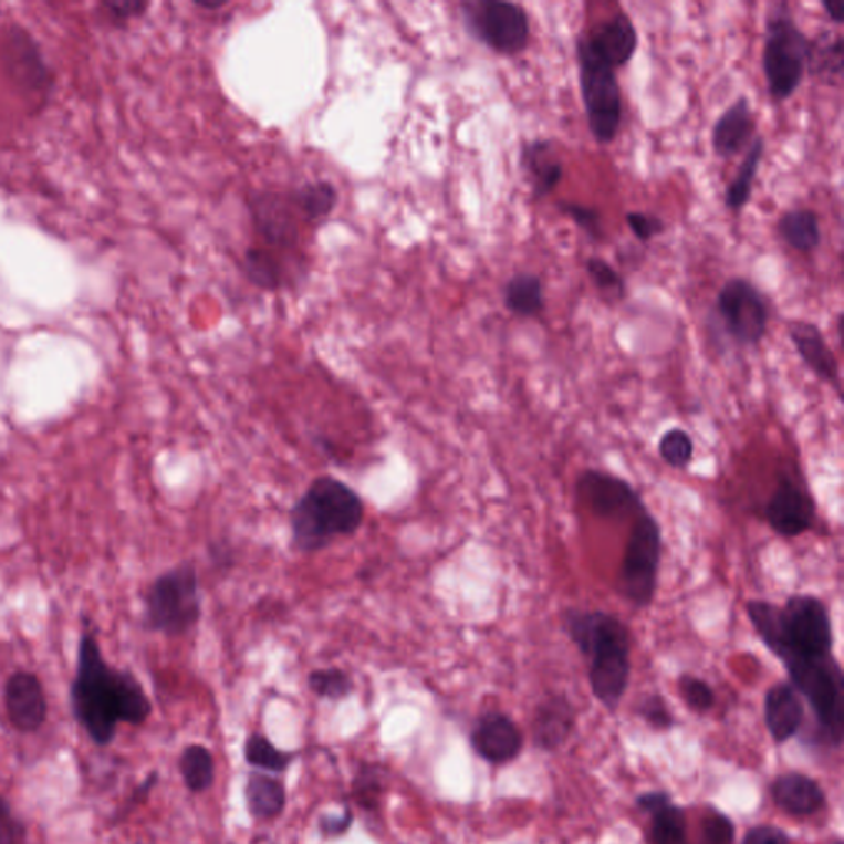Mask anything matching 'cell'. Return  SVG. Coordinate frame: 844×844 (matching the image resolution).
<instances>
[{
	"label": "cell",
	"instance_id": "cell-1",
	"mask_svg": "<svg viewBox=\"0 0 844 844\" xmlns=\"http://www.w3.org/2000/svg\"><path fill=\"white\" fill-rule=\"evenodd\" d=\"M70 696L80 725L101 746L110 744L119 722L139 726L153 711L139 679L107 664L93 628H85L80 637Z\"/></svg>",
	"mask_w": 844,
	"mask_h": 844
},
{
	"label": "cell",
	"instance_id": "cell-2",
	"mask_svg": "<svg viewBox=\"0 0 844 844\" xmlns=\"http://www.w3.org/2000/svg\"><path fill=\"white\" fill-rule=\"evenodd\" d=\"M746 614L763 647L785 671L836 658L832 614L819 595L792 594L782 605L751 598Z\"/></svg>",
	"mask_w": 844,
	"mask_h": 844
},
{
	"label": "cell",
	"instance_id": "cell-3",
	"mask_svg": "<svg viewBox=\"0 0 844 844\" xmlns=\"http://www.w3.org/2000/svg\"><path fill=\"white\" fill-rule=\"evenodd\" d=\"M561 627L586 658L592 695L615 711L631 685V628L612 612L584 607H567L561 614Z\"/></svg>",
	"mask_w": 844,
	"mask_h": 844
},
{
	"label": "cell",
	"instance_id": "cell-4",
	"mask_svg": "<svg viewBox=\"0 0 844 844\" xmlns=\"http://www.w3.org/2000/svg\"><path fill=\"white\" fill-rule=\"evenodd\" d=\"M365 521V502L334 476L315 477L289 511L292 550L315 554L350 538Z\"/></svg>",
	"mask_w": 844,
	"mask_h": 844
},
{
	"label": "cell",
	"instance_id": "cell-5",
	"mask_svg": "<svg viewBox=\"0 0 844 844\" xmlns=\"http://www.w3.org/2000/svg\"><path fill=\"white\" fill-rule=\"evenodd\" d=\"M810 39L786 2L767 12L762 70L767 90L777 103L790 100L802 86L809 66Z\"/></svg>",
	"mask_w": 844,
	"mask_h": 844
},
{
	"label": "cell",
	"instance_id": "cell-6",
	"mask_svg": "<svg viewBox=\"0 0 844 844\" xmlns=\"http://www.w3.org/2000/svg\"><path fill=\"white\" fill-rule=\"evenodd\" d=\"M204 615L200 576L190 561L164 571L144 595V627L177 638L190 634Z\"/></svg>",
	"mask_w": 844,
	"mask_h": 844
},
{
	"label": "cell",
	"instance_id": "cell-7",
	"mask_svg": "<svg viewBox=\"0 0 844 844\" xmlns=\"http://www.w3.org/2000/svg\"><path fill=\"white\" fill-rule=\"evenodd\" d=\"M664 560V528L650 510L632 520L622 554L617 592L632 608L645 611L654 604Z\"/></svg>",
	"mask_w": 844,
	"mask_h": 844
},
{
	"label": "cell",
	"instance_id": "cell-8",
	"mask_svg": "<svg viewBox=\"0 0 844 844\" xmlns=\"http://www.w3.org/2000/svg\"><path fill=\"white\" fill-rule=\"evenodd\" d=\"M576 56L587 126L595 143L608 146L617 139L624 116L617 73L592 52L584 37L576 42Z\"/></svg>",
	"mask_w": 844,
	"mask_h": 844
},
{
	"label": "cell",
	"instance_id": "cell-9",
	"mask_svg": "<svg viewBox=\"0 0 844 844\" xmlns=\"http://www.w3.org/2000/svg\"><path fill=\"white\" fill-rule=\"evenodd\" d=\"M467 32L497 55L518 56L531 39L530 15L517 2L466 0L460 2Z\"/></svg>",
	"mask_w": 844,
	"mask_h": 844
},
{
	"label": "cell",
	"instance_id": "cell-10",
	"mask_svg": "<svg viewBox=\"0 0 844 844\" xmlns=\"http://www.w3.org/2000/svg\"><path fill=\"white\" fill-rule=\"evenodd\" d=\"M716 315L726 337L741 348L760 345L769 331V302L749 279L725 282L716 299Z\"/></svg>",
	"mask_w": 844,
	"mask_h": 844
},
{
	"label": "cell",
	"instance_id": "cell-11",
	"mask_svg": "<svg viewBox=\"0 0 844 844\" xmlns=\"http://www.w3.org/2000/svg\"><path fill=\"white\" fill-rule=\"evenodd\" d=\"M767 527L777 536L793 540L815 530L819 507L812 490L800 473L782 470L769 500L763 506Z\"/></svg>",
	"mask_w": 844,
	"mask_h": 844
},
{
	"label": "cell",
	"instance_id": "cell-12",
	"mask_svg": "<svg viewBox=\"0 0 844 844\" xmlns=\"http://www.w3.org/2000/svg\"><path fill=\"white\" fill-rule=\"evenodd\" d=\"M576 497L602 520H634L647 510L644 497L624 477L601 469H586L576 480Z\"/></svg>",
	"mask_w": 844,
	"mask_h": 844
},
{
	"label": "cell",
	"instance_id": "cell-13",
	"mask_svg": "<svg viewBox=\"0 0 844 844\" xmlns=\"http://www.w3.org/2000/svg\"><path fill=\"white\" fill-rule=\"evenodd\" d=\"M248 207L254 230L269 248L279 251L298 248L301 230L291 197L275 191H254L248 197Z\"/></svg>",
	"mask_w": 844,
	"mask_h": 844
},
{
	"label": "cell",
	"instance_id": "cell-14",
	"mask_svg": "<svg viewBox=\"0 0 844 844\" xmlns=\"http://www.w3.org/2000/svg\"><path fill=\"white\" fill-rule=\"evenodd\" d=\"M789 338L803 365L816 379L830 386L838 395L840 402H843L842 368L822 329L813 322L793 321L789 325Z\"/></svg>",
	"mask_w": 844,
	"mask_h": 844
},
{
	"label": "cell",
	"instance_id": "cell-15",
	"mask_svg": "<svg viewBox=\"0 0 844 844\" xmlns=\"http://www.w3.org/2000/svg\"><path fill=\"white\" fill-rule=\"evenodd\" d=\"M583 37L592 52L615 72L632 62L640 43L637 27L625 10H618L611 19L595 27L591 35Z\"/></svg>",
	"mask_w": 844,
	"mask_h": 844
},
{
	"label": "cell",
	"instance_id": "cell-16",
	"mask_svg": "<svg viewBox=\"0 0 844 844\" xmlns=\"http://www.w3.org/2000/svg\"><path fill=\"white\" fill-rule=\"evenodd\" d=\"M6 708L13 728L33 732L42 728L46 719V698L37 675L17 671L7 679Z\"/></svg>",
	"mask_w": 844,
	"mask_h": 844
},
{
	"label": "cell",
	"instance_id": "cell-17",
	"mask_svg": "<svg viewBox=\"0 0 844 844\" xmlns=\"http://www.w3.org/2000/svg\"><path fill=\"white\" fill-rule=\"evenodd\" d=\"M473 751L490 763L517 759L523 748V734L503 712H487L477 721L472 736Z\"/></svg>",
	"mask_w": 844,
	"mask_h": 844
},
{
	"label": "cell",
	"instance_id": "cell-18",
	"mask_svg": "<svg viewBox=\"0 0 844 844\" xmlns=\"http://www.w3.org/2000/svg\"><path fill=\"white\" fill-rule=\"evenodd\" d=\"M758 119L748 96H739L716 121L711 131L712 153L722 160L734 159L751 146Z\"/></svg>",
	"mask_w": 844,
	"mask_h": 844
},
{
	"label": "cell",
	"instance_id": "cell-19",
	"mask_svg": "<svg viewBox=\"0 0 844 844\" xmlns=\"http://www.w3.org/2000/svg\"><path fill=\"white\" fill-rule=\"evenodd\" d=\"M805 719L802 696L789 681H779L767 689L763 696V721L777 744L799 734Z\"/></svg>",
	"mask_w": 844,
	"mask_h": 844
},
{
	"label": "cell",
	"instance_id": "cell-20",
	"mask_svg": "<svg viewBox=\"0 0 844 844\" xmlns=\"http://www.w3.org/2000/svg\"><path fill=\"white\" fill-rule=\"evenodd\" d=\"M576 726V711L566 695L551 692L538 702L533 718V741L543 751H556Z\"/></svg>",
	"mask_w": 844,
	"mask_h": 844
},
{
	"label": "cell",
	"instance_id": "cell-21",
	"mask_svg": "<svg viewBox=\"0 0 844 844\" xmlns=\"http://www.w3.org/2000/svg\"><path fill=\"white\" fill-rule=\"evenodd\" d=\"M637 806L650 816L652 844H692L685 810L676 805L668 793H644L638 796Z\"/></svg>",
	"mask_w": 844,
	"mask_h": 844
},
{
	"label": "cell",
	"instance_id": "cell-22",
	"mask_svg": "<svg viewBox=\"0 0 844 844\" xmlns=\"http://www.w3.org/2000/svg\"><path fill=\"white\" fill-rule=\"evenodd\" d=\"M770 792L773 803L792 816H812L826 805V796L820 783L799 772L777 777Z\"/></svg>",
	"mask_w": 844,
	"mask_h": 844
},
{
	"label": "cell",
	"instance_id": "cell-23",
	"mask_svg": "<svg viewBox=\"0 0 844 844\" xmlns=\"http://www.w3.org/2000/svg\"><path fill=\"white\" fill-rule=\"evenodd\" d=\"M521 167L527 171L533 200H543L556 190L563 180L564 169L554 156V146L548 139L528 140L521 147Z\"/></svg>",
	"mask_w": 844,
	"mask_h": 844
},
{
	"label": "cell",
	"instance_id": "cell-24",
	"mask_svg": "<svg viewBox=\"0 0 844 844\" xmlns=\"http://www.w3.org/2000/svg\"><path fill=\"white\" fill-rule=\"evenodd\" d=\"M779 237L792 250L802 254H812L822 244V225L819 215L810 208H795L786 211L777 221Z\"/></svg>",
	"mask_w": 844,
	"mask_h": 844
},
{
	"label": "cell",
	"instance_id": "cell-25",
	"mask_svg": "<svg viewBox=\"0 0 844 844\" xmlns=\"http://www.w3.org/2000/svg\"><path fill=\"white\" fill-rule=\"evenodd\" d=\"M544 302L543 281L533 272H518L503 288V305L514 317H540Z\"/></svg>",
	"mask_w": 844,
	"mask_h": 844
},
{
	"label": "cell",
	"instance_id": "cell-26",
	"mask_svg": "<svg viewBox=\"0 0 844 844\" xmlns=\"http://www.w3.org/2000/svg\"><path fill=\"white\" fill-rule=\"evenodd\" d=\"M844 72V39L843 35L825 32L815 39H810V56L806 73L820 82H840Z\"/></svg>",
	"mask_w": 844,
	"mask_h": 844
},
{
	"label": "cell",
	"instance_id": "cell-27",
	"mask_svg": "<svg viewBox=\"0 0 844 844\" xmlns=\"http://www.w3.org/2000/svg\"><path fill=\"white\" fill-rule=\"evenodd\" d=\"M244 278L261 291H279L288 282V269L282 261L279 251L271 248L250 247L244 251L243 262Z\"/></svg>",
	"mask_w": 844,
	"mask_h": 844
},
{
	"label": "cell",
	"instance_id": "cell-28",
	"mask_svg": "<svg viewBox=\"0 0 844 844\" xmlns=\"http://www.w3.org/2000/svg\"><path fill=\"white\" fill-rule=\"evenodd\" d=\"M298 213L304 218L305 223H319L334 213L337 207L338 191L335 185L329 180L308 181L291 195Z\"/></svg>",
	"mask_w": 844,
	"mask_h": 844
},
{
	"label": "cell",
	"instance_id": "cell-29",
	"mask_svg": "<svg viewBox=\"0 0 844 844\" xmlns=\"http://www.w3.org/2000/svg\"><path fill=\"white\" fill-rule=\"evenodd\" d=\"M763 153H765L763 137H754L744 160L739 166L734 180L729 184L728 190L725 191V205L729 210L734 211V213H741L748 207L749 201H751Z\"/></svg>",
	"mask_w": 844,
	"mask_h": 844
},
{
	"label": "cell",
	"instance_id": "cell-30",
	"mask_svg": "<svg viewBox=\"0 0 844 844\" xmlns=\"http://www.w3.org/2000/svg\"><path fill=\"white\" fill-rule=\"evenodd\" d=\"M247 800L254 816L274 819L284 810L285 792L278 780L264 775H251L247 785Z\"/></svg>",
	"mask_w": 844,
	"mask_h": 844
},
{
	"label": "cell",
	"instance_id": "cell-31",
	"mask_svg": "<svg viewBox=\"0 0 844 844\" xmlns=\"http://www.w3.org/2000/svg\"><path fill=\"white\" fill-rule=\"evenodd\" d=\"M180 772L191 792L210 789L215 779L213 758L208 749L190 746L180 758Z\"/></svg>",
	"mask_w": 844,
	"mask_h": 844
},
{
	"label": "cell",
	"instance_id": "cell-32",
	"mask_svg": "<svg viewBox=\"0 0 844 844\" xmlns=\"http://www.w3.org/2000/svg\"><path fill=\"white\" fill-rule=\"evenodd\" d=\"M658 456L675 470H686L691 466L695 457V442L688 430L681 427H671L661 434L658 442Z\"/></svg>",
	"mask_w": 844,
	"mask_h": 844
},
{
	"label": "cell",
	"instance_id": "cell-33",
	"mask_svg": "<svg viewBox=\"0 0 844 844\" xmlns=\"http://www.w3.org/2000/svg\"><path fill=\"white\" fill-rule=\"evenodd\" d=\"M309 688L325 699H343L352 692L353 681L346 671L340 668H321L309 675Z\"/></svg>",
	"mask_w": 844,
	"mask_h": 844
},
{
	"label": "cell",
	"instance_id": "cell-34",
	"mask_svg": "<svg viewBox=\"0 0 844 844\" xmlns=\"http://www.w3.org/2000/svg\"><path fill=\"white\" fill-rule=\"evenodd\" d=\"M678 691L689 709L705 715L715 706L716 695L708 681L691 674L679 675Z\"/></svg>",
	"mask_w": 844,
	"mask_h": 844
},
{
	"label": "cell",
	"instance_id": "cell-35",
	"mask_svg": "<svg viewBox=\"0 0 844 844\" xmlns=\"http://www.w3.org/2000/svg\"><path fill=\"white\" fill-rule=\"evenodd\" d=\"M586 271L587 274H590L592 284H594L598 291L604 292V294H607L608 298L612 299L624 298L625 291H627L624 278H622V275L618 274L617 269H615L614 265L608 264L605 259L592 256V258L587 259Z\"/></svg>",
	"mask_w": 844,
	"mask_h": 844
},
{
	"label": "cell",
	"instance_id": "cell-36",
	"mask_svg": "<svg viewBox=\"0 0 844 844\" xmlns=\"http://www.w3.org/2000/svg\"><path fill=\"white\" fill-rule=\"evenodd\" d=\"M244 754H247L248 762L253 763V765L274 770V772H282L292 759L291 756L278 751L262 736H253V738L248 739Z\"/></svg>",
	"mask_w": 844,
	"mask_h": 844
},
{
	"label": "cell",
	"instance_id": "cell-37",
	"mask_svg": "<svg viewBox=\"0 0 844 844\" xmlns=\"http://www.w3.org/2000/svg\"><path fill=\"white\" fill-rule=\"evenodd\" d=\"M734 835V825L722 813L711 810L708 815L702 816L699 844H732Z\"/></svg>",
	"mask_w": 844,
	"mask_h": 844
},
{
	"label": "cell",
	"instance_id": "cell-38",
	"mask_svg": "<svg viewBox=\"0 0 844 844\" xmlns=\"http://www.w3.org/2000/svg\"><path fill=\"white\" fill-rule=\"evenodd\" d=\"M560 211L566 217H570L584 233L590 235L591 238L602 237V220L601 215L595 208L586 207V205L573 204V201H561L558 204Z\"/></svg>",
	"mask_w": 844,
	"mask_h": 844
},
{
	"label": "cell",
	"instance_id": "cell-39",
	"mask_svg": "<svg viewBox=\"0 0 844 844\" xmlns=\"http://www.w3.org/2000/svg\"><path fill=\"white\" fill-rule=\"evenodd\" d=\"M637 711L638 715L652 726V728L665 731V729H670L671 726H674L675 719L674 716H671L670 709H668L664 696H645V698L642 699L640 705H638Z\"/></svg>",
	"mask_w": 844,
	"mask_h": 844
},
{
	"label": "cell",
	"instance_id": "cell-40",
	"mask_svg": "<svg viewBox=\"0 0 844 844\" xmlns=\"http://www.w3.org/2000/svg\"><path fill=\"white\" fill-rule=\"evenodd\" d=\"M625 220H627L628 228H631L632 233H634V237L640 243H650L654 238L664 235L665 228H667L661 218L644 213V211H631Z\"/></svg>",
	"mask_w": 844,
	"mask_h": 844
},
{
	"label": "cell",
	"instance_id": "cell-41",
	"mask_svg": "<svg viewBox=\"0 0 844 844\" xmlns=\"http://www.w3.org/2000/svg\"><path fill=\"white\" fill-rule=\"evenodd\" d=\"M101 7L116 25H127L131 20L143 17L150 3L143 0H106L101 3Z\"/></svg>",
	"mask_w": 844,
	"mask_h": 844
},
{
	"label": "cell",
	"instance_id": "cell-42",
	"mask_svg": "<svg viewBox=\"0 0 844 844\" xmlns=\"http://www.w3.org/2000/svg\"><path fill=\"white\" fill-rule=\"evenodd\" d=\"M23 836H25V829L13 816L9 803L0 796V844H20Z\"/></svg>",
	"mask_w": 844,
	"mask_h": 844
},
{
	"label": "cell",
	"instance_id": "cell-43",
	"mask_svg": "<svg viewBox=\"0 0 844 844\" xmlns=\"http://www.w3.org/2000/svg\"><path fill=\"white\" fill-rule=\"evenodd\" d=\"M742 844H792V840L777 826L760 825L749 830Z\"/></svg>",
	"mask_w": 844,
	"mask_h": 844
},
{
	"label": "cell",
	"instance_id": "cell-44",
	"mask_svg": "<svg viewBox=\"0 0 844 844\" xmlns=\"http://www.w3.org/2000/svg\"><path fill=\"white\" fill-rule=\"evenodd\" d=\"M352 823V813L345 812V815L337 816V819H324L322 820V832L325 835H340L345 832Z\"/></svg>",
	"mask_w": 844,
	"mask_h": 844
},
{
	"label": "cell",
	"instance_id": "cell-45",
	"mask_svg": "<svg viewBox=\"0 0 844 844\" xmlns=\"http://www.w3.org/2000/svg\"><path fill=\"white\" fill-rule=\"evenodd\" d=\"M823 10L836 25H844V0H823Z\"/></svg>",
	"mask_w": 844,
	"mask_h": 844
},
{
	"label": "cell",
	"instance_id": "cell-46",
	"mask_svg": "<svg viewBox=\"0 0 844 844\" xmlns=\"http://www.w3.org/2000/svg\"><path fill=\"white\" fill-rule=\"evenodd\" d=\"M228 3H230L228 0H215V2H208V0L198 2V0H195L194 6L201 10H220L223 9V7H227Z\"/></svg>",
	"mask_w": 844,
	"mask_h": 844
}]
</instances>
